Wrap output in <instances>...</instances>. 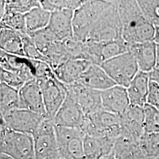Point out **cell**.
<instances>
[{
  "label": "cell",
  "instance_id": "6da1fadb",
  "mask_svg": "<svg viewBox=\"0 0 159 159\" xmlns=\"http://www.w3.org/2000/svg\"><path fill=\"white\" fill-rule=\"evenodd\" d=\"M122 27V38L129 46L153 41L155 27L144 17L137 1H115Z\"/></svg>",
  "mask_w": 159,
  "mask_h": 159
},
{
  "label": "cell",
  "instance_id": "7a4b0ae2",
  "mask_svg": "<svg viewBox=\"0 0 159 159\" xmlns=\"http://www.w3.org/2000/svg\"><path fill=\"white\" fill-rule=\"evenodd\" d=\"M111 4L112 1H84L74 11L73 28L74 38L83 43L87 41L94 24Z\"/></svg>",
  "mask_w": 159,
  "mask_h": 159
},
{
  "label": "cell",
  "instance_id": "3957f363",
  "mask_svg": "<svg viewBox=\"0 0 159 159\" xmlns=\"http://www.w3.org/2000/svg\"><path fill=\"white\" fill-rule=\"evenodd\" d=\"M0 150L13 159H35L33 137L12 130L2 121L0 125Z\"/></svg>",
  "mask_w": 159,
  "mask_h": 159
},
{
  "label": "cell",
  "instance_id": "277c9868",
  "mask_svg": "<svg viewBox=\"0 0 159 159\" xmlns=\"http://www.w3.org/2000/svg\"><path fill=\"white\" fill-rule=\"evenodd\" d=\"M81 130L89 136L116 140L121 134L120 116L100 110L86 116Z\"/></svg>",
  "mask_w": 159,
  "mask_h": 159
},
{
  "label": "cell",
  "instance_id": "5b68a950",
  "mask_svg": "<svg viewBox=\"0 0 159 159\" xmlns=\"http://www.w3.org/2000/svg\"><path fill=\"white\" fill-rule=\"evenodd\" d=\"M122 38V27L115 1L102 12L94 24L87 41L96 42Z\"/></svg>",
  "mask_w": 159,
  "mask_h": 159
},
{
  "label": "cell",
  "instance_id": "8992f818",
  "mask_svg": "<svg viewBox=\"0 0 159 159\" xmlns=\"http://www.w3.org/2000/svg\"><path fill=\"white\" fill-rule=\"evenodd\" d=\"M101 67L117 85L125 88L139 71L136 61L129 51L108 60Z\"/></svg>",
  "mask_w": 159,
  "mask_h": 159
},
{
  "label": "cell",
  "instance_id": "52a82bcc",
  "mask_svg": "<svg viewBox=\"0 0 159 159\" xmlns=\"http://www.w3.org/2000/svg\"><path fill=\"white\" fill-rule=\"evenodd\" d=\"M33 137L35 159H58L60 155L53 120L44 118Z\"/></svg>",
  "mask_w": 159,
  "mask_h": 159
},
{
  "label": "cell",
  "instance_id": "ba28073f",
  "mask_svg": "<svg viewBox=\"0 0 159 159\" xmlns=\"http://www.w3.org/2000/svg\"><path fill=\"white\" fill-rule=\"evenodd\" d=\"M56 132L60 157L64 159H85V134L83 131L79 129L56 126Z\"/></svg>",
  "mask_w": 159,
  "mask_h": 159
},
{
  "label": "cell",
  "instance_id": "9c48e42d",
  "mask_svg": "<svg viewBox=\"0 0 159 159\" xmlns=\"http://www.w3.org/2000/svg\"><path fill=\"white\" fill-rule=\"evenodd\" d=\"M84 44L86 60L98 66L129 51V46L123 38L102 42L87 41Z\"/></svg>",
  "mask_w": 159,
  "mask_h": 159
},
{
  "label": "cell",
  "instance_id": "30bf717a",
  "mask_svg": "<svg viewBox=\"0 0 159 159\" xmlns=\"http://www.w3.org/2000/svg\"><path fill=\"white\" fill-rule=\"evenodd\" d=\"M41 90L47 116L53 120L67 94V87L55 75L37 79Z\"/></svg>",
  "mask_w": 159,
  "mask_h": 159
},
{
  "label": "cell",
  "instance_id": "8fae6325",
  "mask_svg": "<svg viewBox=\"0 0 159 159\" xmlns=\"http://www.w3.org/2000/svg\"><path fill=\"white\" fill-rule=\"evenodd\" d=\"M46 117L28 110L18 108L1 115V121L12 130L33 136Z\"/></svg>",
  "mask_w": 159,
  "mask_h": 159
},
{
  "label": "cell",
  "instance_id": "7c38bea8",
  "mask_svg": "<svg viewBox=\"0 0 159 159\" xmlns=\"http://www.w3.org/2000/svg\"><path fill=\"white\" fill-rule=\"evenodd\" d=\"M86 116L78 103L68 93L64 102L53 119L56 126L82 129Z\"/></svg>",
  "mask_w": 159,
  "mask_h": 159
},
{
  "label": "cell",
  "instance_id": "4fadbf2b",
  "mask_svg": "<svg viewBox=\"0 0 159 159\" xmlns=\"http://www.w3.org/2000/svg\"><path fill=\"white\" fill-rule=\"evenodd\" d=\"M66 86L68 93L78 103L86 116L102 110L101 91L79 83Z\"/></svg>",
  "mask_w": 159,
  "mask_h": 159
},
{
  "label": "cell",
  "instance_id": "5bb4252c",
  "mask_svg": "<svg viewBox=\"0 0 159 159\" xmlns=\"http://www.w3.org/2000/svg\"><path fill=\"white\" fill-rule=\"evenodd\" d=\"M121 136L139 142L144 133V113L143 107L130 106L120 116Z\"/></svg>",
  "mask_w": 159,
  "mask_h": 159
},
{
  "label": "cell",
  "instance_id": "9a60e30c",
  "mask_svg": "<svg viewBox=\"0 0 159 159\" xmlns=\"http://www.w3.org/2000/svg\"><path fill=\"white\" fill-rule=\"evenodd\" d=\"M19 108L47 117L42 92L37 79L27 82L19 90Z\"/></svg>",
  "mask_w": 159,
  "mask_h": 159
},
{
  "label": "cell",
  "instance_id": "2e32d148",
  "mask_svg": "<svg viewBox=\"0 0 159 159\" xmlns=\"http://www.w3.org/2000/svg\"><path fill=\"white\" fill-rule=\"evenodd\" d=\"M103 110L121 116L130 107L127 88L116 85L101 91Z\"/></svg>",
  "mask_w": 159,
  "mask_h": 159
},
{
  "label": "cell",
  "instance_id": "e0dca14e",
  "mask_svg": "<svg viewBox=\"0 0 159 159\" xmlns=\"http://www.w3.org/2000/svg\"><path fill=\"white\" fill-rule=\"evenodd\" d=\"M0 68L18 74L26 83L36 79L31 60L27 57L9 54L1 50Z\"/></svg>",
  "mask_w": 159,
  "mask_h": 159
},
{
  "label": "cell",
  "instance_id": "ac0fdd59",
  "mask_svg": "<svg viewBox=\"0 0 159 159\" xmlns=\"http://www.w3.org/2000/svg\"><path fill=\"white\" fill-rule=\"evenodd\" d=\"M129 51L135 58L139 71L149 73L156 66L157 44L147 41L129 46Z\"/></svg>",
  "mask_w": 159,
  "mask_h": 159
},
{
  "label": "cell",
  "instance_id": "d6986e66",
  "mask_svg": "<svg viewBox=\"0 0 159 159\" xmlns=\"http://www.w3.org/2000/svg\"><path fill=\"white\" fill-rule=\"evenodd\" d=\"M90 64V61L85 60L70 59L58 66L52 71L60 82L65 85H71L79 81Z\"/></svg>",
  "mask_w": 159,
  "mask_h": 159
},
{
  "label": "cell",
  "instance_id": "ffe728a7",
  "mask_svg": "<svg viewBox=\"0 0 159 159\" xmlns=\"http://www.w3.org/2000/svg\"><path fill=\"white\" fill-rule=\"evenodd\" d=\"M74 11L63 10L51 12L47 26L52 34L60 41L73 37V18Z\"/></svg>",
  "mask_w": 159,
  "mask_h": 159
},
{
  "label": "cell",
  "instance_id": "44dd1931",
  "mask_svg": "<svg viewBox=\"0 0 159 159\" xmlns=\"http://www.w3.org/2000/svg\"><path fill=\"white\" fill-rule=\"evenodd\" d=\"M77 83L100 91L117 85L101 66L92 63L85 70Z\"/></svg>",
  "mask_w": 159,
  "mask_h": 159
},
{
  "label": "cell",
  "instance_id": "7402d4cb",
  "mask_svg": "<svg viewBox=\"0 0 159 159\" xmlns=\"http://www.w3.org/2000/svg\"><path fill=\"white\" fill-rule=\"evenodd\" d=\"M149 74L139 71L127 88L130 106L144 107L147 104L149 83Z\"/></svg>",
  "mask_w": 159,
  "mask_h": 159
},
{
  "label": "cell",
  "instance_id": "603a6c76",
  "mask_svg": "<svg viewBox=\"0 0 159 159\" xmlns=\"http://www.w3.org/2000/svg\"><path fill=\"white\" fill-rule=\"evenodd\" d=\"M116 141L85 134L84 140L85 159H102L113 152Z\"/></svg>",
  "mask_w": 159,
  "mask_h": 159
},
{
  "label": "cell",
  "instance_id": "cb8c5ba5",
  "mask_svg": "<svg viewBox=\"0 0 159 159\" xmlns=\"http://www.w3.org/2000/svg\"><path fill=\"white\" fill-rule=\"evenodd\" d=\"M113 153L117 159H148L143 152L140 141H134L121 135L115 142Z\"/></svg>",
  "mask_w": 159,
  "mask_h": 159
},
{
  "label": "cell",
  "instance_id": "d4e9b609",
  "mask_svg": "<svg viewBox=\"0 0 159 159\" xmlns=\"http://www.w3.org/2000/svg\"><path fill=\"white\" fill-rule=\"evenodd\" d=\"M1 50L9 54L25 57L23 35L20 32L11 29H0Z\"/></svg>",
  "mask_w": 159,
  "mask_h": 159
},
{
  "label": "cell",
  "instance_id": "484cf974",
  "mask_svg": "<svg viewBox=\"0 0 159 159\" xmlns=\"http://www.w3.org/2000/svg\"><path fill=\"white\" fill-rule=\"evenodd\" d=\"M33 41L37 50L46 58L56 50L60 41L47 29L28 33Z\"/></svg>",
  "mask_w": 159,
  "mask_h": 159
},
{
  "label": "cell",
  "instance_id": "4316f807",
  "mask_svg": "<svg viewBox=\"0 0 159 159\" xmlns=\"http://www.w3.org/2000/svg\"><path fill=\"white\" fill-rule=\"evenodd\" d=\"M51 12L41 6L35 7L25 14V23L27 33H33L47 27Z\"/></svg>",
  "mask_w": 159,
  "mask_h": 159
},
{
  "label": "cell",
  "instance_id": "83f0119b",
  "mask_svg": "<svg viewBox=\"0 0 159 159\" xmlns=\"http://www.w3.org/2000/svg\"><path fill=\"white\" fill-rule=\"evenodd\" d=\"M19 108V90L0 83V113L1 115L12 110Z\"/></svg>",
  "mask_w": 159,
  "mask_h": 159
},
{
  "label": "cell",
  "instance_id": "f1b7e54d",
  "mask_svg": "<svg viewBox=\"0 0 159 159\" xmlns=\"http://www.w3.org/2000/svg\"><path fill=\"white\" fill-rule=\"evenodd\" d=\"M1 28L11 29L21 33H27L25 14L13 12H5L0 18Z\"/></svg>",
  "mask_w": 159,
  "mask_h": 159
},
{
  "label": "cell",
  "instance_id": "f546056e",
  "mask_svg": "<svg viewBox=\"0 0 159 159\" xmlns=\"http://www.w3.org/2000/svg\"><path fill=\"white\" fill-rule=\"evenodd\" d=\"M140 145L148 159L159 157V133H144Z\"/></svg>",
  "mask_w": 159,
  "mask_h": 159
},
{
  "label": "cell",
  "instance_id": "4dcf8cb0",
  "mask_svg": "<svg viewBox=\"0 0 159 159\" xmlns=\"http://www.w3.org/2000/svg\"><path fill=\"white\" fill-rule=\"evenodd\" d=\"M41 6L48 11H57L63 10H72L75 11L79 8L84 1L80 0H41Z\"/></svg>",
  "mask_w": 159,
  "mask_h": 159
},
{
  "label": "cell",
  "instance_id": "1f68e13d",
  "mask_svg": "<svg viewBox=\"0 0 159 159\" xmlns=\"http://www.w3.org/2000/svg\"><path fill=\"white\" fill-rule=\"evenodd\" d=\"M144 17L154 27L159 26V0H138Z\"/></svg>",
  "mask_w": 159,
  "mask_h": 159
},
{
  "label": "cell",
  "instance_id": "d6a6232c",
  "mask_svg": "<svg viewBox=\"0 0 159 159\" xmlns=\"http://www.w3.org/2000/svg\"><path fill=\"white\" fill-rule=\"evenodd\" d=\"M144 133H159V110L146 104L144 107Z\"/></svg>",
  "mask_w": 159,
  "mask_h": 159
},
{
  "label": "cell",
  "instance_id": "836d02e7",
  "mask_svg": "<svg viewBox=\"0 0 159 159\" xmlns=\"http://www.w3.org/2000/svg\"><path fill=\"white\" fill-rule=\"evenodd\" d=\"M61 42L70 59L86 60L83 42L77 40L74 37L64 40Z\"/></svg>",
  "mask_w": 159,
  "mask_h": 159
},
{
  "label": "cell",
  "instance_id": "e575fe53",
  "mask_svg": "<svg viewBox=\"0 0 159 159\" xmlns=\"http://www.w3.org/2000/svg\"><path fill=\"white\" fill-rule=\"evenodd\" d=\"M40 6L41 4L40 1L37 0L5 1L4 12H13L23 14H26L27 12L30 11L34 8Z\"/></svg>",
  "mask_w": 159,
  "mask_h": 159
},
{
  "label": "cell",
  "instance_id": "d590c367",
  "mask_svg": "<svg viewBox=\"0 0 159 159\" xmlns=\"http://www.w3.org/2000/svg\"><path fill=\"white\" fill-rule=\"evenodd\" d=\"M23 35V43H24V51L25 57L29 59L40 60L46 62L45 58L42 56L36 46H35L34 42L28 33H22Z\"/></svg>",
  "mask_w": 159,
  "mask_h": 159
},
{
  "label": "cell",
  "instance_id": "8d00e7d4",
  "mask_svg": "<svg viewBox=\"0 0 159 159\" xmlns=\"http://www.w3.org/2000/svg\"><path fill=\"white\" fill-rule=\"evenodd\" d=\"M0 82L18 90L26 83L18 74L1 68H0Z\"/></svg>",
  "mask_w": 159,
  "mask_h": 159
},
{
  "label": "cell",
  "instance_id": "74e56055",
  "mask_svg": "<svg viewBox=\"0 0 159 159\" xmlns=\"http://www.w3.org/2000/svg\"><path fill=\"white\" fill-rule=\"evenodd\" d=\"M147 104L159 110V85L151 80L149 83Z\"/></svg>",
  "mask_w": 159,
  "mask_h": 159
},
{
  "label": "cell",
  "instance_id": "f35d334b",
  "mask_svg": "<svg viewBox=\"0 0 159 159\" xmlns=\"http://www.w3.org/2000/svg\"><path fill=\"white\" fill-rule=\"evenodd\" d=\"M153 41L159 45V26L155 27V33Z\"/></svg>",
  "mask_w": 159,
  "mask_h": 159
},
{
  "label": "cell",
  "instance_id": "ab89813d",
  "mask_svg": "<svg viewBox=\"0 0 159 159\" xmlns=\"http://www.w3.org/2000/svg\"><path fill=\"white\" fill-rule=\"evenodd\" d=\"M1 6H0V18L2 17L4 13V11H5V1H1V3H0Z\"/></svg>",
  "mask_w": 159,
  "mask_h": 159
},
{
  "label": "cell",
  "instance_id": "60d3db41",
  "mask_svg": "<svg viewBox=\"0 0 159 159\" xmlns=\"http://www.w3.org/2000/svg\"><path fill=\"white\" fill-rule=\"evenodd\" d=\"M102 159H117L116 157H115V156H114V155L113 152H112V153H111L110 154H109L108 155H107V156H106L105 157H104Z\"/></svg>",
  "mask_w": 159,
  "mask_h": 159
},
{
  "label": "cell",
  "instance_id": "b9f144b4",
  "mask_svg": "<svg viewBox=\"0 0 159 159\" xmlns=\"http://www.w3.org/2000/svg\"><path fill=\"white\" fill-rule=\"evenodd\" d=\"M0 159H13L11 157L4 154H1L0 156Z\"/></svg>",
  "mask_w": 159,
  "mask_h": 159
},
{
  "label": "cell",
  "instance_id": "7bdbcfd3",
  "mask_svg": "<svg viewBox=\"0 0 159 159\" xmlns=\"http://www.w3.org/2000/svg\"><path fill=\"white\" fill-rule=\"evenodd\" d=\"M159 159V157H155V158H152V159Z\"/></svg>",
  "mask_w": 159,
  "mask_h": 159
},
{
  "label": "cell",
  "instance_id": "ee69618b",
  "mask_svg": "<svg viewBox=\"0 0 159 159\" xmlns=\"http://www.w3.org/2000/svg\"><path fill=\"white\" fill-rule=\"evenodd\" d=\"M58 159H63V158H62V157H59V158H58Z\"/></svg>",
  "mask_w": 159,
  "mask_h": 159
}]
</instances>
